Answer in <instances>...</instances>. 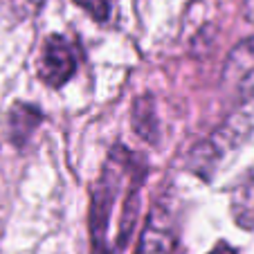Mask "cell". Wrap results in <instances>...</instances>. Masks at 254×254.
Here are the masks:
<instances>
[{"label":"cell","instance_id":"obj_3","mask_svg":"<svg viewBox=\"0 0 254 254\" xmlns=\"http://www.w3.org/2000/svg\"><path fill=\"white\" fill-rule=\"evenodd\" d=\"M74 70H77V57H74L72 45L59 34L48 36L43 57L39 61V77L50 88H61L72 79Z\"/></svg>","mask_w":254,"mask_h":254},{"label":"cell","instance_id":"obj_2","mask_svg":"<svg viewBox=\"0 0 254 254\" xmlns=\"http://www.w3.org/2000/svg\"><path fill=\"white\" fill-rule=\"evenodd\" d=\"M221 90L236 104L254 99V39L230 50L221 74Z\"/></svg>","mask_w":254,"mask_h":254},{"label":"cell","instance_id":"obj_5","mask_svg":"<svg viewBox=\"0 0 254 254\" xmlns=\"http://www.w3.org/2000/svg\"><path fill=\"white\" fill-rule=\"evenodd\" d=\"M43 120V113L32 104H14V108L9 111V120H7V126H9V139L23 149L25 142L29 139V135L34 133V128L41 124Z\"/></svg>","mask_w":254,"mask_h":254},{"label":"cell","instance_id":"obj_1","mask_svg":"<svg viewBox=\"0 0 254 254\" xmlns=\"http://www.w3.org/2000/svg\"><path fill=\"white\" fill-rule=\"evenodd\" d=\"M144 176H146V160L117 144L90 191V236L95 254L115 252L111 236L113 209L117 205L137 200V189Z\"/></svg>","mask_w":254,"mask_h":254},{"label":"cell","instance_id":"obj_8","mask_svg":"<svg viewBox=\"0 0 254 254\" xmlns=\"http://www.w3.org/2000/svg\"><path fill=\"white\" fill-rule=\"evenodd\" d=\"M83 11L92 16L97 23H106L111 18V9H113V0H74Z\"/></svg>","mask_w":254,"mask_h":254},{"label":"cell","instance_id":"obj_7","mask_svg":"<svg viewBox=\"0 0 254 254\" xmlns=\"http://www.w3.org/2000/svg\"><path fill=\"white\" fill-rule=\"evenodd\" d=\"M133 122H135V130L142 135L144 139L153 142L155 139V115L153 108H151V99L149 97H142V99L135 104V113H133Z\"/></svg>","mask_w":254,"mask_h":254},{"label":"cell","instance_id":"obj_4","mask_svg":"<svg viewBox=\"0 0 254 254\" xmlns=\"http://www.w3.org/2000/svg\"><path fill=\"white\" fill-rule=\"evenodd\" d=\"M173 248H176L173 230L153 214L139 236V245L135 254H171Z\"/></svg>","mask_w":254,"mask_h":254},{"label":"cell","instance_id":"obj_6","mask_svg":"<svg viewBox=\"0 0 254 254\" xmlns=\"http://www.w3.org/2000/svg\"><path fill=\"white\" fill-rule=\"evenodd\" d=\"M232 216L239 227L254 230V176L243 180L232 193Z\"/></svg>","mask_w":254,"mask_h":254},{"label":"cell","instance_id":"obj_9","mask_svg":"<svg viewBox=\"0 0 254 254\" xmlns=\"http://www.w3.org/2000/svg\"><path fill=\"white\" fill-rule=\"evenodd\" d=\"M209 254H236V250H232L227 243H218Z\"/></svg>","mask_w":254,"mask_h":254},{"label":"cell","instance_id":"obj_10","mask_svg":"<svg viewBox=\"0 0 254 254\" xmlns=\"http://www.w3.org/2000/svg\"><path fill=\"white\" fill-rule=\"evenodd\" d=\"M243 11H245V18L254 20V0H243Z\"/></svg>","mask_w":254,"mask_h":254}]
</instances>
